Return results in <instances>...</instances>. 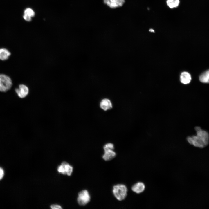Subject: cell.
I'll return each mask as SVG.
<instances>
[{
	"label": "cell",
	"mask_w": 209,
	"mask_h": 209,
	"mask_svg": "<svg viewBox=\"0 0 209 209\" xmlns=\"http://www.w3.org/2000/svg\"><path fill=\"white\" fill-rule=\"evenodd\" d=\"M166 3L167 5L170 8H174L173 0H167Z\"/></svg>",
	"instance_id": "2e32d148"
},
{
	"label": "cell",
	"mask_w": 209,
	"mask_h": 209,
	"mask_svg": "<svg viewBox=\"0 0 209 209\" xmlns=\"http://www.w3.org/2000/svg\"><path fill=\"white\" fill-rule=\"evenodd\" d=\"M199 80L202 83H209V69L203 73L200 76Z\"/></svg>",
	"instance_id": "4fadbf2b"
},
{
	"label": "cell",
	"mask_w": 209,
	"mask_h": 209,
	"mask_svg": "<svg viewBox=\"0 0 209 209\" xmlns=\"http://www.w3.org/2000/svg\"><path fill=\"white\" fill-rule=\"evenodd\" d=\"M103 149L104 151L109 149L113 150L114 149V145L111 143H107L104 145Z\"/></svg>",
	"instance_id": "9a60e30c"
},
{
	"label": "cell",
	"mask_w": 209,
	"mask_h": 209,
	"mask_svg": "<svg viewBox=\"0 0 209 209\" xmlns=\"http://www.w3.org/2000/svg\"><path fill=\"white\" fill-rule=\"evenodd\" d=\"M90 200L91 196L87 190H82L78 193L77 201L79 205L82 206L86 205L90 201Z\"/></svg>",
	"instance_id": "277c9868"
},
{
	"label": "cell",
	"mask_w": 209,
	"mask_h": 209,
	"mask_svg": "<svg viewBox=\"0 0 209 209\" xmlns=\"http://www.w3.org/2000/svg\"><path fill=\"white\" fill-rule=\"evenodd\" d=\"M12 85V81L9 77L4 74H0V91H7L11 88Z\"/></svg>",
	"instance_id": "3957f363"
},
{
	"label": "cell",
	"mask_w": 209,
	"mask_h": 209,
	"mask_svg": "<svg viewBox=\"0 0 209 209\" xmlns=\"http://www.w3.org/2000/svg\"><path fill=\"white\" fill-rule=\"evenodd\" d=\"M145 186L144 184L141 182H138L134 184L131 188V189L134 192L139 194L143 192L144 190Z\"/></svg>",
	"instance_id": "9c48e42d"
},
{
	"label": "cell",
	"mask_w": 209,
	"mask_h": 209,
	"mask_svg": "<svg viewBox=\"0 0 209 209\" xmlns=\"http://www.w3.org/2000/svg\"><path fill=\"white\" fill-rule=\"evenodd\" d=\"M116 156V153L113 150L109 149L104 151L102 155V158L106 161H109L114 158Z\"/></svg>",
	"instance_id": "ba28073f"
},
{
	"label": "cell",
	"mask_w": 209,
	"mask_h": 209,
	"mask_svg": "<svg viewBox=\"0 0 209 209\" xmlns=\"http://www.w3.org/2000/svg\"><path fill=\"white\" fill-rule=\"evenodd\" d=\"M24 14H26L32 17L35 16V13L32 9L28 8L25 10L24 11Z\"/></svg>",
	"instance_id": "5bb4252c"
},
{
	"label": "cell",
	"mask_w": 209,
	"mask_h": 209,
	"mask_svg": "<svg viewBox=\"0 0 209 209\" xmlns=\"http://www.w3.org/2000/svg\"><path fill=\"white\" fill-rule=\"evenodd\" d=\"M196 136H188L187 140L188 143L194 146L203 148L206 146L209 142V135L206 131L201 129L198 126L195 127Z\"/></svg>",
	"instance_id": "6da1fadb"
},
{
	"label": "cell",
	"mask_w": 209,
	"mask_h": 209,
	"mask_svg": "<svg viewBox=\"0 0 209 209\" xmlns=\"http://www.w3.org/2000/svg\"><path fill=\"white\" fill-rule=\"evenodd\" d=\"M181 82L184 84H187L190 83L191 78L190 75L187 72H182L180 76Z\"/></svg>",
	"instance_id": "8fae6325"
},
{
	"label": "cell",
	"mask_w": 209,
	"mask_h": 209,
	"mask_svg": "<svg viewBox=\"0 0 209 209\" xmlns=\"http://www.w3.org/2000/svg\"><path fill=\"white\" fill-rule=\"evenodd\" d=\"M149 31H150V32H154V30H153V29H149Z\"/></svg>",
	"instance_id": "44dd1931"
},
{
	"label": "cell",
	"mask_w": 209,
	"mask_h": 209,
	"mask_svg": "<svg viewBox=\"0 0 209 209\" xmlns=\"http://www.w3.org/2000/svg\"><path fill=\"white\" fill-rule=\"evenodd\" d=\"M50 208L52 209H62L61 206L60 205L56 204L51 205L50 206Z\"/></svg>",
	"instance_id": "e0dca14e"
},
{
	"label": "cell",
	"mask_w": 209,
	"mask_h": 209,
	"mask_svg": "<svg viewBox=\"0 0 209 209\" xmlns=\"http://www.w3.org/2000/svg\"><path fill=\"white\" fill-rule=\"evenodd\" d=\"M11 55L10 52L5 48H0V60H5L8 59Z\"/></svg>",
	"instance_id": "7c38bea8"
},
{
	"label": "cell",
	"mask_w": 209,
	"mask_h": 209,
	"mask_svg": "<svg viewBox=\"0 0 209 209\" xmlns=\"http://www.w3.org/2000/svg\"><path fill=\"white\" fill-rule=\"evenodd\" d=\"M127 191V188L123 184H118L114 185L113 188L112 192L114 196L120 201L123 200L125 198Z\"/></svg>",
	"instance_id": "7a4b0ae2"
},
{
	"label": "cell",
	"mask_w": 209,
	"mask_h": 209,
	"mask_svg": "<svg viewBox=\"0 0 209 209\" xmlns=\"http://www.w3.org/2000/svg\"><path fill=\"white\" fill-rule=\"evenodd\" d=\"M100 107L104 111H107L111 109L112 105L111 101L107 98L102 99L100 102Z\"/></svg>",
	"instance_id": "30bf717a"
},
{
	"label": "cell",
	"mask_w": 209,
	"mask_h": 209,
	"mask_svg": "<svg viewBox=\"0 0 209 209\" xmlns=\"http://www.w3.org/2000/svg\"><path fill=\"white\" fill-rule=\"evenodd\" d=\"M174 8L177 7L179 4L180 1L179 0H173Z\"/></svg>",
	"instance_id": "d6986e66"
},
{
	"label": "cell",
	"mask_w": 209,
	"mask_h": 209,
	"mask_svg": "<svg viewBox=\"0 0 209 209\" xmlns=\"http://www.w3.org/2000/svg\"><path fill=\"white\" fill-rule=\"evenodd\" d=\"M104 3L111 8L121 7L125 2V0H104Z\"/></svg>",
	"instance_id": "52a82bcc"
},
{
	"label": "cell",
	"mask_w": 209,
	"mask_h": 209,
	"mask_svg": "<svg viewBox=\"0 0 209 209\" xmlns=\"http://www.w3.org/2000/svg\"><path fill=\"white\" fill-rule=\"evenodd\" d=\"M15 91L19 98H24L28 95L29 89L26 85L21 84L19 85V88L15 89Z\"/></svg>",
	"instance_id": "8992f818"
},
{
	"label": "cell",
	"mask_w": 209,
	"mask_h": 209,
	"mask_svg": "<svg viewBox=\"0 0 209 209\" xmlns=\"http://www.w3.org/2000/svg\"><path fill=\"white\" fill-rule=\"evenodd\" d=\"M57 170L59 172L63 174L70 176L73 172V167L67 162L64 161L58 166Z\"/></svg>",
	"instance_id": "5b68a950"
},
{
	"label": "cell",
	"mask_w": 209,
	"mask_h": 209,
	"mask_svg": "<svg viewBox=\"0 0 209 209\" xmlns=\"http://www.w3.org/2000/svg\"><path fill=\"white\" fill-rule=\"evenodd\" d=\"M4 175V172L3 169L0 167V180L2 179Z\"/></svg>",
	"instance_id": "ffe728a7"
},
{
	"label": "cell",
	"mask_w": 209,
	"mask_h": 209,
	"mask_svg": "<svg viewBox=\"0 0 209 209\" xmlns=\"http://www.w3.org/2000/svg\"><path fill=\"white\" fill-rule=\"evenodd\" d=\"M23 17L24 19L27 21H30L31 20V17L26 14H24Z\"/></svg>",
	"instance_id": "ac0fdd59"
}]
</instances>
